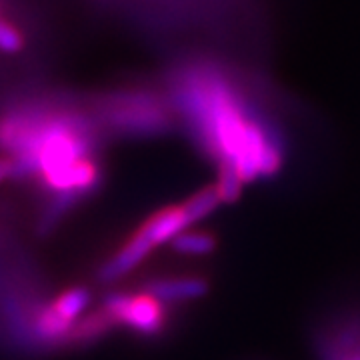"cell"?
<instances>
[{
    "label": "cell",
    "mask_w": 360,
    "mask_h": 360,
    "mask_svg": "<svg viewBox=\"0 0 360 360\" xmlns=\"http://www.w3.org/2000/svg\"><path fill=\"white\" fill-rule=\"evenodd\" d=\"M196 110L206 148L219 165H232L245 182L272 176L281 168L283 150L276 134L248 115L231 90L210 89Z\"/></svg>",
    "instance_id": "6da1fadb"
},
{
    "label": "cell",
    "mask_w": 360,
    "mask_h": 360,
    "mask_svg": "<svg viewBox=\"0 0 360 360\" xmlns=\"http://www.w3.org/2000/svg\"><path fill=\"white\" fill-rule=\"evenodd\" d=\"M104 309L115 319L116 328H127L132 335L144 340H153L167 333L168 312L167 304L148 295L146 290L129 292L115 290L103 298Z\"/></svg>",
    "instance_id": "7a4b0ae2"
},
{
    "label": "cell",
    "mask_w": 360,
    "mask_h": 360,
    "mask_svg": "<svg viewBox=\"0 0 360 360\" xmlns=\"http://www.w3.org/2000/svg\"><path fill=\"white\" fill-rule=\"evenodd\" d=\"M150 252H153V246L148 245L141 234L134 231L129 238L124 240V245L120 246L115 255H110V257L106 258L103 264H101V269L96 272L98 283H115V281L124 278V276L136 269Z\"/></svg>",
    "instance_id": "3957f363"
},
{
    "label": "cell",
    "mask_w": 360,
    "mask_h": 360,
    "mask_svg": "<svg viewBox=\"0 0 360 360\" xmlns=\"http://www.w3.org/2000/svg\"><path fill=\"white\" fill-rule=\"evenodd\" d=\"M191 226L193 224H191V220L186 219L182 205H179L168 206V208H162V210L155 212L153 217H148L142 222L141 226L136 229V232L155 250L156 246L170 243L174 236H179L180 232L188 231Z\"/></svg>",
    "instance_id": "277c9868"
},
{
    "label": "cell",
    "mask_w": 360,
    "mask_h": 360,
    "mask_svg": "<svg viewBox=\"0 0 360 360\" xmlns=\"http://www.w3.org/2000/svg\"><path fill=\"white\" fill-rule=\"evenodd\" d=\"M142 290L153 295L165 304L198 300L208 292V283L200 276H174V278H155L142 284Z\"/></svg>",
    "instance_id": "5b68a950"
},
{
    "label": "cell",
    "mask_w": 360,
    "mask_h": 360,
    "mask_svg": "<svg viewBox=\"0 0 360 360\" xmlns=\"http://www.w3.org/2000/svg\"><path fill=\"white\" fill-rule=\"evenodd\" d=\"M116 328L115 319L110 316V312L101 307V309L92 310V312H84L78 319L70 333H68V340H66V348H78L89 347V345H96L103 338L110 335Z\"/></svg>",
    "instance_id": "8992f818"
},
{
    "label": "cell",
    "mask_w": 360,
    "mask_h": 360,
    "mask_svg": "<svg viewBox=\"0 0 360 360\" xmlns=\"http://www.w3.org/2000/svg\"><path fill=\"white\" fill-rule=\"evenodd\" d=\"M49 304L56 316H60L68 324H75L89 309L90 292L82 286H75V288L58 292L52 300H49Z\"/></svg>",
    "instance_id": "52a82bcc"
},
{
    "label": "cell",
    "mask_w": 360,
    "mask_h": 360,
    "mask_svg": "<svg viewBox=\"0 0 360 360\" xmlns=\"http://www.w3.org/2000/svg\"><path fill=\"white\" fill-rule=\"evenodd\" d=\"M170 245H172V248L179 255H186V257H206V255L214 252L217 240L208 232L184 231L180 232L179 236H174L170 240Z\"/></svg>",
    "instance_id": "ba28073f"
},
{
    "label": "cell",
    "mask_w": 360,
    "mask_h": 360,
    "mask_svg": "<svg viewBox=\"0 0 360 360\" xmlns=\"http://www.w3.org/2000/svg\"><path fill=\"white\" fill-rule=\"evenodd\" d=\"M220 202L222 200H220V194L217 191V186H206L202 191L193 194L188 200H184L182 202V210H184L186 219L191 220V224H196V222L206 219L208 214H212L219 208Z\"/></svg>",
    "instance_id": "9c48e42d"
},
{
    "label": "cell",
    "mask_w": 360,
    "mask_h": 360,
    "mask_svg": "<svg viewBox=\"0 0 360 360\" xmlns=\"http://www.w3.org/2000/svg\"><path fill=\"white\" fill-rule=\"evenodd\" d=\"M243 184L245 180L238 174V170L232 165H219V182H217V191L220 194L222 202H234L238 200V196L243 193Z\"/></svg>",
    "instance_id": "30bf717a"
},
{
    "label": "cell",
    "mask_w": 360,
    "mask_h": 360,
    "mask_svg": "<svg viewBox=\"0 0 360 360\" xmlns=\"http://www.w3.org/2000/svg\"><path fill=\"white\" fill-rule=\"evenodd\" d=\"M22 46H25V40H22V34L18 32V28H14L11 22L0 18V52L16 54L22 51Z\"/></svg>",
    "instance_id": "8fae6325"
},
{
    "label": "cell",
    "mask_w": 360,
    "mask_h": 360,
    "mask_svg": "<svg viewBox=\"0 0 360 360\" xmlns=\"http://www.w3.org/2000/svg\"><path fill=\"white\" fill-rule=\"evenodd\" d=\"M8 179H14V160L0 156V184Z\"/></svg>",
    "instance_id": "7c38bea8"
},
{
    "label": "cell",
    "mask_w": 360,
    "mask_h": 360,
    "mask_svg": "<svg viewBox=\"0 0 360 360\" xmlns=\"http://www.w3.org/2000/svg\"><path fill=\"white\" fill-rule=\"evenodd\" d=\"M330 360H360V354H352V356H330Z\"/></svg>",
    "instance_id": "4fadbf2b"
}]
</instances>
